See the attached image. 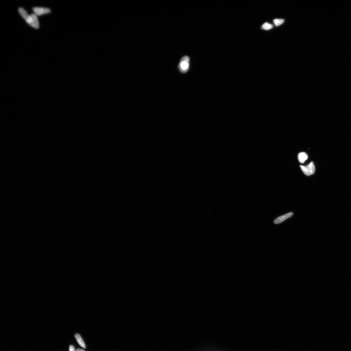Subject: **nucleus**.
<instances>
[{"instance_id":"1","label":"nucleus","mask_w":351,"mask_h":351,"mask_svg":"<svg viewBox=\"0 0 351 351\" xmlns=\"http://www.w3.org/2000/svg\"><path fill=\"white\" fill-rule=\"evenodd\" d=\"M190 61V58L187 56H185L181 58L178 66V70L181 73L186 74L189 70Z\"/></svg>"},{"instance_id":"2","label":"nucleus","mask_w":351,"mask_h":351,"mask_svg":"<svg viewBox=\"0 0 351 351\" xmlns=\"http://www.w3.org/2000/svg\"><path fill=\"white\" fill-rule=\"evenodd\" d=\"M300 167L304 174L307 176H310L312 175L315 173V167L313 162H310L308 165H306V166L300 165Z\"/></svg>"},{"instance_id":"3","label":"nucleus","mask_w":351,"mask_h":351,"mask_svg":"<svg viewBox=\"0 0 351 351\" xmlns=\"http://www.w3.org/2000/svg\"><path fill=\"white\" fill-rule=\"evenodd\" d=\"M25 21L32 27L35 29L38 28L39 27V22L37 16L35 14H32L30 15Z\"/></svg>"},{"instance_id":"4","label":"nucleus","mask_w":351,"mask_h":351,"mask_svg":"<svg viewBox=\"0 0 351 351\" xmlns=\"http://www.w3.org/2000/svg\"><path fill=\"white\" fill-rule=\"evenodd\" d=\"M33 11L36 16H40L48 14L51 12V10L49 8L35 7L33 8Z\"/></svg>"},{"instance_id":"5","label":"nucleus","mask_w":351,"mask_h":351,"mask_svg":"<svg viewBox=\"0 0 351 351\" xmlns=\"http://www.w3.org/2000/svg\"><path fill=\"white\" fill-rule=\"evenodd\" d=\"M293 213L292 212L287 213L278 217L274 221V223L275 224H279L283 222V221L292 217Z\"/></svg>"},{"instance_id":"6","label":"nucleus","mask_w":351,"mask_h":351,"mask_svg":"<svg viewBox=\"0 0 351 351\" xmlns=\"http://www.w3.org/2000/svg\"><path fill=\"white\" fill-rule=\"evenodd\" d=\"M298 158L300 163H303L307 160L308 156L304 152H301L298 155Z\"/></svg>"},{"instance_id":"7","label":"nucleus","mask_w":351,"mask_h":351,"mask_svg":"<svg viewBox=\"0 0 351 351\" xmlns=\"http://www.w3.org/2000/svg\"><path fill=\"white\" fill-rule=\"evenodd\" d=\"M75 337L79 345L83 347V348L85 349L86 346L85 343L81 336L79 334H77L75 335Z\"/></svg>"},{"instance_id":"8","label":"nucleus","mask_w":351,"mask_h":351,"mask_svg":"<svg viewBox=\"0 0 351 351\" xmlns=\"http://www.w3.org/2000/svg\"><path fill=\"white\" fill-rule=\"evenodd\" d=\"M18 12L22 18H24L26 21L29 16L28 14V13L26 12L24 9L22 8H20L19 9Z\"/></svg>"},{"instance_id":"9","label":"nucleus","mask_w":351,"mask_h":351,"mask_svg":"<svg viewBox=\"0 0 351 351\" xmlns=\"http://www.w3.org/2000/svg\"><path fill=\"white\" fill-rule=\"evenodd\" d=\"M261 28L262 29L265 30H268L272 29L273 28V26L272 24L266 22L264 23L262 26H261Z\"/></svg>"},{"instance_id":"10","label":"nucleus","mask_w":351,"mask_h":351,"mask_svg":"<svg viewBox=\"0 0 351 351\" xmlns=\"http://www.w3.org/2000/svg\"><path fill=\"white\" fill-rule=\"evenodd\" d=\"M284 22V19H276L273 20L274 24L276 26H278L282 25Z\"/></svg>"},{"instance_id":"11","label":"nucleus","mask_w":351,"mask_h":351,"mask_svg":"<svg viewBox=\"0 0 351 351\" xmlns=\"http://www.w3.org/2000/svg\"><path fill=\"white\" fill-rule=\"evenodd\" d=\"M69 351H76L74 346L70 345L69 347Z\"/></svg>"},{"instance_id":"12","label":"nucleus","mask_w":351,"mask_h":351,"mask_svg":"<svg viewBox=\"0 0 351 351\" xmlns=\"http://www.w3.org/2000/svg\"><path fill=\"white\" fill-rule=\"evenodd\" d=\"M76 351H85L84 350H82L81 349H78L77 350H76Z\"/></svg>"}]
</instances>
